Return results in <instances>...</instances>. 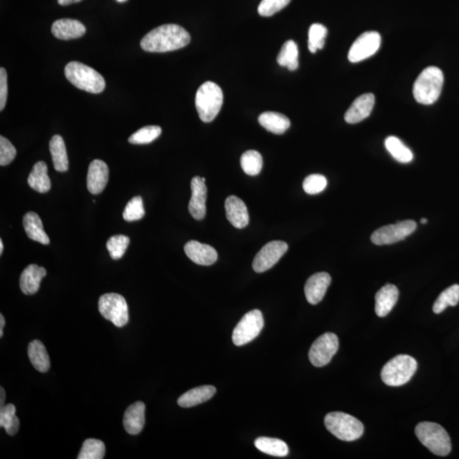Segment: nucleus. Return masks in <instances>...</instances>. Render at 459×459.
<instances>
[{
  "instance_id": "nucleus-1",
  "label": "nucleus",
  "mask_w": 459,
  "mask_h": 459,
  "mask_svg": "<svg viewBox=\"0 0 459 459\" xmlns=\"http://www.w3.org/2000/svg\"><path fill=\"white\" fill-rule=\"evenodd\" d=\"M191 42L188 32L176 24H164L149 32L140 42L145 51L164 53L186 47Z\"/></svg>"
},
{
  "instance_id": "nucleus-2",
  "label": "nucleus",
  "mask_w": 459,
  "mask_h": 459,
  "mask_svg": "<svg viewBox=\"0 0 459 459\" xmlns=\"http://www.w3.org/2000/svg\"><path fill=\"white\" fill-rule=\"evenodd\" d=\"M443 82L441 69L428 67L421 72L413 84V97L420 104H433L441 95Z\"/></svg>"
},
{
  "instance_id": "nucleus-3",
  "label": "nucleus",
  "mask_w": 459,
  "mask_h": 459,
  "mask_svg": "<svg viewBox=\"0 0 459 459\" xmlns=\"http://www.w3.org/2000/svg\"><path fill=\"white\" fill-rule=\"evenodd\" d=\"M65 76L78 89L89 93L99 94L106 88L105 79L98 72L79 61H71L67 65Z\"/></svg>"
},
{
  "instance_id": "nucleus-4",
  "label": "nucleus",
  "mask_w": 459,
  "mask_h": 459,
  "mask_svg": "<svg viewBox=\"0 0 459 459\" xmlns=\"http://www.w3.org/2000/svg\"><path fill=\"white\" fill-rule=\"evenodd\" d=\"M223 92L216 83L206 82L198 90L196 108L202 122H210L217 117L223 105Z\"/></svg>"
},
{
  "instance_id": "nucleus-5",
  "label": "nucleus",
  "mask_w": 459,
  "mask_h": 459,
  "mask_svg": "<svg viewBox=\"0 0 459 459\" xmlns=\"http://www.w3.org/2000/svg\"><path fill=\"white\" fill-rule=\"evenodd\" d=\"M325 426L331 434L344 442H353L362 437L364 427L355 417L341 412L328 413L325 417Z\"/></svg>"
},
{
  "instance_id": "nucleus-6",
  "label": "nucleus",
  "mask_w": 459,
  "mask_h": 459,
  "mask_svg": "<svg viewBox=\"0 0 459 459\" xmlns=\"http://www.w3.org/2000/svg\"><path fill=\"white\" fill-rule=\"evenodd\" d=\"M415 433L419 442L437 456H446L451 453L449 435L440 424L431 422L420 423L415 428Z\"/></svg>"
},
{
  "instance_id": "nucleus-7",
  "label": "nucleus",
  "mask_w": 459,
  "mask_h": 459,
  "mask_svg": "<svg viewBox=\"0 0 459 459\" xmlns=\"http://www.w3.org/2000/svg\"><path fill=\"white\" fill-rule=\"evenodd\" d=\"M418 363L410 355H399L390 360L382 367L381 378L389 386L403 385L414 375Z\"/></svg>"
},
{
  "instance_id": "nucleus-8",
  "label": "nucleus",
  "mask_w": 459,
  "mask_h": 459,
  "mask_svg": "<svg viewBox=\"0 0 459 459\" xmlns=\"http://www.w3.org/2000/svg\"><path fill=\"white\" fill-rule=\"evenodd\" d=\"M98 308L105 319L122 328L129 321V309L125 298L118 293H106L99 298Z\"/></svg>"
},
{
  "instance_id": "nucleus-9",
  "label": "nucleus",
  "mask_w": 459,
  "mask_h": 459,
  "mask_svg": "<svg viewBox=\"0 0 459 459\" xmlns=\"http://www.w3.org/2000/svg\"><path fill=\"white\" fill-rule=\"evenodd\" d=\"M264 327V317L259 309L245 314L236 325L232 334V341L236 346H242L254 340Z\"/></svg>"
},
{
  "instance_id": "nucleus-10",
  "label": "nucleus",
  "mask_w": 459,
  "mask_h": 459,
  "mask_svg": "<svg viewBox=\"0 0 459 459\" xmlns=\"http://www.w3.org/2000/svg\"><path fill=\"white\" fill-rule=\"evenodd\" d=\"M338 350V337L332 332H326L313 343L309 351V361L317 367L326 366Z\"/></svg>"
},
{
  "instance_id": "nucleus-11",
  "label": "nucleus",
  "mask_w": 459,
  "mask_h": 459,
  "mask_svg": "<svg viewBox=\"0 0 459 459\" xmlns=\"http://www.w3.org/2000/svg\"><path fill=\"white\" fill-rule=\"evenodd\" d=\"M416 228L415 221L397 222L396 224L385 225V227L376 230L371 236V241L378 246L395 243L411 235L412 232H415Z\"/></svg>"
},
{
  "instance_id": "nucleus-12",
  "label": "nucleus",
  "mask_w": 459,
  "mask_h": 459,
  "mask_svg": "<svg viewBox=\"0 0 459 459\" xmlns=\"http://www.w3.org/2000/svg\"><path fill=\"white\" fill-rule=\"evenodd\" d=\"M380 45V33L374 32V31L362 33L351 45L349 54H348V59L352 63H357L369 58L378 51Z\"/></svg>"
},
{
  "instance_id": "nucleus-13",
  "label": "nucleus",
  "mask_w": 459,
  "mask_h": 459,
  "mask_svg": "<svg viewBox=\"0 0 459 459\" xmlns=\"http://www.w3.org/2000/svg\"><path fill=\"white\" fill-rule=\"evenodd\" d=\"M288 248V244L282 241H273L266 243L256 255L252 262V269L258 273L270 270L285 255Z\"/></svg>"
},
{
  "instance_id": "nucleus-14",
  "label": "nucleus",
  "mask_w": 459,
  "mask_h": 459,
  "mask_svg": "<svg viewBox=\"0 0 459 459\" xmlns=\"http://www.w3.org/2000/svg\"><path fill=\"white\" fill-rule=\"evenodd\" d=\"M191 198L188 205L191 216L201 220L206 216V200L208 189L205 182L199 176H195L191 182Z\"/></svg>"
},
{
  "instance_id": "nucleus-15",
  "label": "nucleus",
  "mask_w": 459,
  "mask_h": 459,
  "mask_svg": "<svg viewBox=\"0 0 459 459\" xmlns=\"http://www.w3.org/2000/svg\"><path fill=\"white\" fill-rule=\"evenodd\" d=\"M109 179V168L102 160L95 159L90 164L87 175V187L90 193L98 195L105 189Z\"/></svg>"
},
{
  "instance_id": "nucleus-16",
  "label": "nucleus",
  "mask_w": 459,
  "mask_h": 459,
  "mask_svg": "<svg viewBox=\"0 0 459 459\" xmlns=\"http://www.w3.org/2000/svg\"><path fill=\"white\" fill-rule=\"evenodd\" d=\"M331 280L330 275L327 273H316L308 279L305 286V294L309 304L316 305L323 300Z\"/></svg>"
},
{
  "instance_id": "nucleus-17",
  "label": "nucleus",
  "mask_w": 459,
  "mask_h": 459,
  "mask_svg": "<svg viewBox=\"0 0 459 459\" xmlns=\"http://www.w3.org/2000/svg\"><path fill=\"white\" fill-rule=\"evenodd\" d=\"M187 257L197 265L211 266L218 259L217 251L208 244L190 241L184 247Z\"/></svg>"
},
{
  "instance_id": "nucleus-18",
  "label": "nucleus",
  "mask_w": 459,
  "mask_h": 459,
  "mask_svg": "<svg viewBox=\"0 0 459 459\" xmlns=\"http://www.w3.org/2000/svg\"><path fill=\"white\" fill-rule=\"evenodd\" d=\"M375 97L373 94L369 93L361 95L355 99L350 108L344 115V120L348 124H354L362 122L369 117L373 109Z\"/></svg>"
},
{
  "instance_id": "nucleus-19",
  "label": "nucleus",
  "mask_w": 459,
  "mask_h": 459,
  "mask_svg": "<svg viewBox=\"0 0 459 459\" xmlns=\"http://www.w3.org/2000/svg\"><path fill=\"white\" fill-rule=\"evenodd\" d=\"M225 208L227 220L233 227L243 229L250 223V214L242 199L236 196L228 197L225 202Z\"/></svg>"
},
{
  "instance_id": "nucleus-20",
  "label": "nucleus",
  "mask_w": 459,
  "mask_h": 459,
  "mask_svg": "<svg viewBox=\"0 0 459 459\" xmlns=\"http://www.w3.org/2000/svg\"><path fill=\"white\" fill-rule=\"evenodd\" d=\"M51 32L58 40H70L83 36L86 33V28L82 22L65 18L53 23Z\"/></svg>"
},
{
  "instance_id": "nucleus-21",
  "label": "nucleus",
  "mask_w": 459,
  "mask_h": 459,
  "mask_svg": "<svg viewBox=\"0 0 459 459\" xmlns=\"http://www.w3.org/2000/svg\"><path fill=\"white\" fill-rule=\"evenodd\" d=\"M399 297V291L395 285L386 284L378 291L375 296V312L384 317L392 311Z\"/></svg>"
},
{
  "instance_id": "nucleus-22",
  "label": "nucleus",
  "mask_w": 459,
  "mask_h": 459,
  "mask_svg": "<svg viewBox=\"0 0 459 459\" xmlns=\"http://www.w3.org/2000/svg\"><path fill=\"white\" fill-rule=\"evenodd\" d=\"M46 275L44 267L37 265H30L22 271L20 277V288L22 292L26 296H32L40 289V282Z\"/></svg>"
},
{
  "instance_id": "nucleus-23",
  "label": "nucleus",
  "mask_w": 459,
  "mask_h": 459,
  "mask_svg": "<svg viewBox=\"0 0 459 459\" xmlns=\"http://www.w3.org/2000/svg\"><path fill=\"white\" fill-rule=\"evenodd\" d=\"M145 405L141 401L129 405L125 411L124 426L129 435L140 434L145 424Z\"/></svg>"
},
{
  "instance_id": "nucleus-24",
  "label": "nucleus",
  "mask_w": 459,
  "mask_h": 459,
  "mask_svg": "<svg viewBox=\"0 0 459 459\" xmlns=\"http://www.w3.org/2000/svg\"><path fill=\"white\" fill-rule=\"evenodd\" d=\"M216 393V389L212 385L199 386L183 394L178 399V405L182 408L194 407L211 399Z\"/></svg>"
},
{
  "instance_id": "nucleus-25",
  "label": "nucleus",
  "mask_w": 459,
  "mask_h": 459,
  "mask_svg": "<svg viewBox=\"0 0 459 459\" xmlns=\"http://www.w3.org/2000/svg\"><path fill=\"white\" fill-rule=\"evenodd\" d=\"M29 185L31 188L40 193H48L51 188V182L48 175V167L43 161L34 164L29 176Z\"/></svg>"
},
{
  "instance_id": "nucleus-26",
  "label": "nucleus",
  "mask_w": 459,
  "mask_h": 459,
  "mask_svg": "<svg viewBox=\"0 0 459 459\" xmlns=\"http://www.w3.org/2000/svg\"><path fill=\"white\" fill-rule=\"evenodd\" d=\"M23 227L31 240L45 245L49 243V239L45 232L43 223L36 213L29 212L25 214L23 217Z\"/></svg>"
},
{
  "instance_id": "nucleus-27",
  "label": "nucleus",
  "mask_w": 459,
  "mask_h": 459,
  "mask_svg": "<svg viewBox=\"0 0 459 459\" xmlns=\"http://www.w3.org/2000/svg\"><path fill=\"white\" fill-rule=\"evenodd\" d=\"M259 124L267 131L275 135H282L290 127V120L285 115L275 112H266L259 115Z\"/></svg>"
},
{
  "instance_id": "nucleus-28",
  "label": "nucleus",
  "mask_w": 459,
  "mask_h": 459,
  "mask_svg": "<svg viewBox=\"0 0 459 459\" xmlns=\"http://www.w3.org/2000/svg\"><path fill=\"white\" fill-rule=\"evenodd\" d=\"M49 152L51 153L54 168L58 172H66L69 163L66 145L63 138L59 135L54 136L49 141Z\"/></svg>"
},
{
  "instance_id": "nucleus-29",
  "label": "nucleus",
  "mask_w": 459,
  "mask_h": 459,
  "mask_svg": "<svg viewBox=\"0 0 459 459\" xmlns=\"http://www.w3.org/2000/svg\"><path fill=\"white\" fill-rule=\"evenodd\" d=\"M29 357L38 372L46 373L51 367L47 350L40 340H33L29 344Z\"/></svg>"
},
{
  "instance_id": "nucleus-30",
  "label": "nucleus",
  "mask_w": 459,
  "mask_h": 459,
  "mask_svg": "<svg viewBox=\"0 0 459 459\" xmlns=\"http://www.w3.org/2000/svg\"><path fill=\"white\" fill-rule=\"evenodd\" d=\"M256 449L264 453L274 457H286L289 454V446L277 438L259 437L255 440Z\"/></svg>"
},
{
  "instance_id": "nucleus-31",
  "label": "nucleus",
  "mask_w": 459,
  "mask_h": 459,
  "mask_svg": "<svg viewBox=\"0 0 459 459\" xmlns=\"http://www.w3.org/2000/svg\"><path fill=\"white\" fill-rule=\"evenodd\" d=\"M298 49L293 40H289L283 44L278 54L277 63L282 67H286L290 71H296L298 67Z\"/></svg>"
},
{
  "instance_id": "nucleus-32",
  "label": "nucleus",
  "mask_w": 459,
  "mask_h": 459,
  "mask_svg": "<svg viewBox=\"0 0 459 459\" xmlns=\"http://www.w3.org/2000/svg\"><path fill=\"white\" fill-rule=\"evenodd\" d=\"M385 147L390 155L398 162L408 163L413 159V154L410 149L397 137L389 136L385 140Z\"/></svg>"
},
{
  "instance_id": "nucleus-33",
  "label": "nucleus",
  "mask_w": 459,
  "mask_h": 459,
  "mask_svg": "<svg viewBox=\"0 0 459 459\" xmlns=\"http://www.w3.org/2000/svg\"><path fill=\"white\" fill-rule=\"evenodd\" d=\"M15 407L13 404H8L0 409V426L5 428L6 433L15 435L20 427V421L15 415Z\"/></svg>"
},
{
  "instance_id": "nucleus-34",
  "label": "nucleus",
  "mask_w": 459,
  "mask_h": 459,
  "mask_svg": "<svg viewBox=\"0 0 459 459\" xmlns=\"http://www.w3.org/2000/svg\"><path fill=\"white\" fill-rule=\"evenodd\" d=\"M459 302V285L454 284L440 294L433 305V312L440 314L449 306H456Z\"/></svg>"
},
{
  "instance_id": "nucleus-35",
  "label": "nucleus",
  "mask_w": 459,
  "mask_h": 459,
  "mask_svg": "<svg viewBox=\"0 0 459 459\" xmlns=\"http://www.w3.org/2000/svg\"><path fill=\"white\" fill-rule=\"evenodd\" d=\"M241 166L245 174L258 175L263 167L262 156L257 151H247L241 156Z\"/></svg>"
},
{
  "instance_id": "nucleus-36",
  "label": "nucleus",
  "mask_w": 459,
  "mask_h": 459,
  "mask_svg": "<svg viewBox=\"0 0 459 459\" xmlns=\"http://www.w3.org/2000/svg\"><path fill=\"white\" fill-rule=\"evenodd\" d=\"M105 444L99 440L88 439L83 442L80 450L79 459H102L105 457Z\"/></svg>"
},
{
  "instance_id": "nucleus-37",
  "label": "nucleus",
  "mask_w": 459,
  "mask_h": 459,
  "mask_svg": "<svg viewBox=\"0 0 459 459\" xmlns=\"http://www.w3.org/2000/svg\"><path fill=\"white\" fill-rule=\"evenodd\" d=\"M162 133V129L159 126L150 125L141 128L136 133H134L129 138V143L135 145H145L152 143L156 138H159Z\"/></svg>"
},
{
  "instance_id": "nucleus-38",
  "label": "nucleus",
  "mask_w": 459,
  "mask_h": 459,
  "mask_svg": "<svg viewBox=\"0 0 459 459\" xmlns=\"http://www.w3.org/2000/svg\"><path fill=\"white\" fill-rule=\"evenodd\" d=\"M328 34L326 26L315 23L309 29L308 49L312 53H316L321 49L325 45V38Z\"/></svg>"
},
{
  "instance_id": "nucleus-39",
  "label": "nucleus",
  "mask_w": 459,
  "mask_h": 459,
  "mask_svg": "<svg viewBox=\"0 0 459 459\" xmlns=\"http://www.w3.org/2000/svg\"><path fill=\"white\" fill-rule=\"evenodd\" d=\"M127 236L117 235L110 237L106 243L107 250L113 259H120L124 256L129 244Z\"/></svg>"
},
{
  "instance_id": "nucleus-40",
  "label": "nucleus",
  "mask_w": 459,
  "mask_h": 459,
  "mask_svg": "<svg viewBox=\"0 0 459 459\" xmlns=\"http://www.w3.org/2000/svg\"><path fill=\"white\" fill-rule=\"evenodd\" d=\"M144 216L143 201L140 196L133 198L126 205L124 214H122L124 219L128 222L141 220Z\"/></svg>"
},
{
  "instance_id": "nucleus-41",
  "label": "nucleus",
  "mask_w": 459,
  "mask_h": 459,
  "mask_svg": "<svg viewBox=\"0 0 459 459\" xmlns=\"http://www.w3.org/2000/svg\"><path fill=\"white\" fill-rule=\"evenodd\" d=\"M327 185V179L323 175H311L305 179L303 188L306 193L316 195L323 191Z\"/></svg>"
},
{
  "instance_id": "nucleus-42",
  "label": "nucleus",
  "mask_w": 459,
  "mask_h": 459,
  "mask_svg": "<svg viewBox=\"0 0 459 459\" xmlns=\"http://www.w3.org/2000/svg\"><path fill=\"white\" fill-rule=\"evenodd\" d=\"M291 0H262L258 7V13L261 17H271L289 5Z\"/></svg>"
},
{
  "instance_id": "nucleus-43",
  "label": "nucleus",
  "mask_w": 459,
  "mask_h": 459,
  "mask_svg": "<svg viewBox=\"0 0 459 459\" xmlns=\"http://www.w3.org/2000/svg\"><path fill=\"white\" fill-rule=\"evenodd\" d=\"M17 150L6 137L0 136V166H6L15 159Z\"/></svg>"
},
{
  "instance_id": "nucleus-44",
  "label": "nucleus",
  "mask_w": 459,
  "mask_h": 459,
  "mask_svg": "<svg viewBox=\"0 0 459 459\" xmlns=\"http://www.w3.org/2000/svg\"><path fill=\"white\" fill-rule=\"evenodd\" d=\"M8 97L7 74L5 68H0V111L5 108Z\"/></svg>"
},
{
  "instance_id": "nucleus-45",
  "label": "nucleus",
  "mask_w": 459,
  "mask_h": 459,
  "mask_svg": "<svg viewBox=\"0 0 459 459\" xmlns=\"http://www.w3.org/2000/svg\"><path fill=\"white\" fill-rule=\"evenodd\" d=\"M57 1H58L59 5L61 6H67L72 5V3L81 2L82 0H57Z\"/></svg>"
},
{
  "instance_id": "nucleus-46",
  "label": "nucleus",
  "mask_w": 459,
  "mask_h": 459,
  "mask_svg": "<svg viewBox=\"0 0 459 459\" xmlns=\"http://www.w3.org/2000/svg\"><path fill=\"white\" fill-rule=\"evenodd\" d=\"M5 325H6L5 317H3V316L1 314V315H0V337H1V338L3 335V327H5Z\"/></svg>"
},
{
  "instance_id": "nucleus-47",
  "label": "nucleus",
  "mask_w": 459,
  "mask_h": 459,
  "mask_svg": "<svg viewBox=\"0 0 459 459\" xmlns=\"http://www.w3.org/2000/svg\"><path fill=\"white\" fill-rule=\"evenodd\" d=\"M3 241L0 240V255L3 254Z\"/></svg>"
},
{
  "instance_id": "nucleus-48",
  "label": "nucleus",
  "mask_w": 459,
  "mask_h": 459,
  "mask_svg": "<svg viewBox=\"0 0 459 459\" xmlns=\"http://www.w3.org/2000/svg\"><path fill=\"white\" fill-rule=\"evenodd\" d=\"M427 222H428V220L426 219V218H423V219L421 220V223H422V224H424H424H426Z\"/></svg>"
},
{
  "instance_id": "nucleus-49",
  "label": "nucleus",
  "mask_w": 459,
  "mask_h": 459,
  "mask_svg": "<svg viewBox=\"0 0 459 459\" xmlns=\"http://www.w3.org/2000/svg\"><path fill=\"white\" fill-rule=\"evenodd\" d=\"M117 1L118 3H124V2L127 1V0H117Z\"/></svg>"
},
{
  "instance_id": "nucleus-50",
  "label": "nucleus",
  "mask_w": 459,
  "mask_h": 459,
  "mask_svg": "<svg viewBox=\"0 0 459 459\" xmlns=\"http://www.w3.org/2000/svg\"><path fill=\"white\" fill-rule=\"evenodd\" d=\"M202 181H204V182H206V179H205V178H202Z\"/></svg>"
}]
</instances>
